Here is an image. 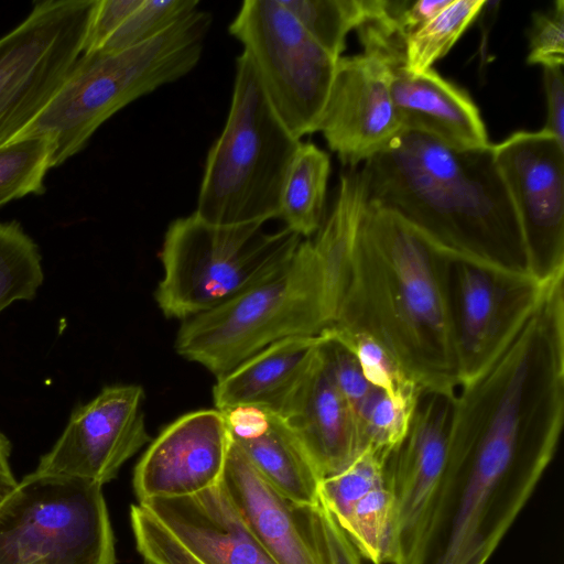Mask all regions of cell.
<instances>
[{
    "label": "cell",
    "instance_id": "32",
    "mask_svg": "<svg viewBox=\"0 0 564 564\" xmlns=\"http://www.w3.org/2000/svg\"><path fill=\"white\" fill-rule=\"evenodd\" d=\"M130 523L143 560L155 564H200L143 506H131Z\"/></svg>",
    "mask_w": 564,
    "mask_h": 564
},
{
    "label": "cell",
    "instance_id": "30",
    "mask_svg": "<svg viewBox=\"0 0 564 564\" xmlns=\"http://www.w3.org/2000/svg\"><path fill=\"white\" fill-rule=\"evenodd\" d=\"M198 6L197 0H142L99 51L119 52L140 45L197 10Z\"/></svg>",
    "mask_w": 564,
    "mask_h": 564
},
{
    "label": "cell",
    "instance_id": "29",
    "mask_svg": "<svg viewBox=\"0 0 564 564\" xmlns=\"http://www.w3.org/2000/svg\"><path fill=\"white\" fill-rule=\"evenodd\" d=\"M416 403L391 399L373 388L356 412L365 448L370 447L388 458L405 436Z\"/></svg>",
    "mask_w": 564,
    "mask_h": 564
},
{
    "label": "cell",
    "instance_id": "38",
    "mask_svg": "<svg viewBox=\"0 0 564 564\" xmlns=\"http://www.w3.org/2000/svg\"><path fill=\"white\" fill-rule=\"evenodd\" d=\"M143 564H155V563L148 561V560H143Z\"/></svg>",
    "mask_w": 564,
    "mask_h": 564
},
{
    "label": "cell",
    "instance_id": "1",
    "mask_svg": "<svg viewBox=\"0 0 564 564\" xmlns=\"http://www.w3.org/2000/svg\"><path fill=\"white\" fill-rule=\"evenodd\" d=\"M448 258L403 218L367 200L332 328L370 336L422 391L454 394Z\"/></svg>",
    "mask_w": 564,
    "mask_h": 564
},
{
    "label": "cell",
    "instance_id": "26",
    "mask_svg": "<svg viewBox=\"0 0 564 564\" xmlns=\"http://www.w3.org/2000/svg\"><path fill=\"white\" fill-rule=\"evenodd\" d=\"M43 280L37 245L18 221H0V313L17 301L33 300Z\"/></svg>",
    "mask_w": 564,
    "mask_h": 564
},
{
    "label": "cell",
    "instance_id": "5",
    "mask_svg": "<svg viewBox=\"0 0 564 564\" xmlns=\"http://www.w3.org/2000/svg\"><path fill=\"white\" fill-rule=\"evenodd\" d=\"M301 142L274 111L242 52L235 63L228 117L207 153L194 213L217 225L279 218L284 178Z\"/></svg>",
    "mask_w": 564,
    "mask_h": 564
},
{
    "label": "cell",
    "instance_id": "23",
    "mask_svg": "<svg viewBox=\"0 0 564 564\" xmlns=\"http://www.w3.org/2000/svg\"><path fill=\"white\" fill-rule=\"evenodd\" d=\"M329 173V155L312 142H301L284 178L279 218L302 238L312 237L322 225Z\"/></svg>",
    "mask_w": 564,
    "mask_h": 564
},
{
    "label": "cell",
    "instance_id": "25",
    "mask_svg": "<svg viewBox=\"0 0 564 564\" xmlns=\"http://www.w3.org/2000/svg\"><path fill=\"white\" fill-rule=\"evenodd\" d=\"M486 0H451L404 41V69L420 74L433 68L479 15Z\"/></svg>",
    "mask_w": 564,
    "mask_h": 564
},
{
    "label": "cell",
    "instance_id": "24",
    "mask_svg": "<svg viewBox=\"0 0 564 564\" xmlns=\"http://www.w3.org/2000/svg\"><path fill=\"white\" fill-rule=\"evenodd\" d=\"M310 36L338 59L346 37L368 20L380 15L386 0H280Z\"/></svg>",
    "mask_w": 564,
    "mask_h": 564
},
{
    "label": "cell",
    "instance_id": "22",
    "mask_svg": "<svg viewBox=\"0 0 564 564\" xmlns=\"http://www.w3.org/2000/svg\"><path fill=\"white\" fill-rule=\"evenodd\" d=\"M221 484L249 530L278 564H319L285 499L232 442Z\"/></svg>",
    "mask_w": 564,
    "mask_h": 564
},
{
    "label": "cell",
    "instance_id": "27",
    "mask_svg": "<svg viewBox=\"0 0 564 564\" xmlns=\"http://www.w3.org/2000/svg\"><path fill=\"white\" fill-rule=\"evenodd\" d=\"M52 147L42 138H22L0 148V208L45 191Z\"/></svg>",
    "mask_w": 564,
    "mask_h": 564
},
{
    "label": "cell",
    "instance_id": "33",
    "mask_svg": "<svg viewBox=\"0 0 564 564\" xmlns=\"http://www.w3.org/2000/svg\"><path fill=\"white\" fill-rule=\"evenodd\" d=\"M321 355L327 371L355 414L373 390L355 356L327 332L322 334Z\"/></svg>",
    "mask_w": 564,
    "mask_h": 564
},
{
    "label": "cell",
    "instance_id": "7",
    "mask_svg": "<svg viewBox=\"0 0 564 564\" xmlns=\"http://www.w3.org/2000/svg\"><path fill=\"white\" fill-rule=\"evenodd\" d=\"M116 563L100 484L32 471L0 503V564Z\"/></svg>",
    "mask_w": 564,
    "mask_h": 564
},
{
    "label": "cell",
    "instance_id": "2",
    "mask_svg": "<svg viewBox=\"0 0 564 564\" xmlns=\"http://www.w3.org/2000/svg\"><path fill=\"white\" fill-rule=\"evenodd\" d=\"M360 171L368 202L403 218L448 257L530 274L491 144L460 150L403 130Z\"/></svg>",
    "mask_w": 564,
    "mask_h": 564
},
{
    "label": "cell",
    "instance_id": "10",
    "mask_svg": "<svg viewBox=\"0 0 564 564\" xmlns=\"http://www.w3.org/2000/svg\"><path fill=\"white\" fill-rule=\"evenodd\" d=\"M545 283L530 274L448 258L446 295L459 386L502 351L534 310Z\"/></svg>",
    "mask_w": 564,
    "mask_h": 564
},
{
    "label": "cell",
    "instance_id": "21",
    "mask_svg": "<svg viewBox=\"0 0 564 564\" xmlns=\"http://www.w3.org/2000/svg\"><path fill=\"white\" fill-rule=\"evenodd\" d=\"M322 335L276 340L228 372L213 388L215 409L259 408L278 414L315 362Z\"/></svg>",
    "mask_w": 564,
    "mask_h": 564
},
{
    "label": "cell",
    "instance_id": "28",
    "mask_svg": "<svg viewBox=\"0 0 564 564\" xmlns=\"http://www.w3.org/2000/svg\"><path fill=\"white\" fill-rule=\"evenodd\" d=\"M357 359L366 380L394 400L416 402L422 390L392 357L364 333L329 328L326 330Z\"/></svg>",
    "mask_w": 564,
    "mask_h": 564
},
{
    "label": "cell",
    "instance_id": "11",
    "mask_svg": "<svg viewBox=\"0 0 564 564\" xmlns=\"http://www.w3.org/2000/svg\"><path fill=\"white\" fill-rule=\"evenodd\" d=\"M524 241L529 273H564V144L547 132L517 131L491 144Z\"/></svg>",
    "mask_w": 564,
    "mask_h": 564
},
{
    "label": "cell",
    "instance_id": "19",
    "mask_svg": "<svg viewBox=\"0 0 564 564\" xmlns=\"http://www.w3.org/2000/svg\"><path fill=\"white\" fill-rule=\"evenodd\" d=\"M389 67L391 95L403 130L460 150L491 144L479 109L465 90L434 68L412 74L401 64Z\"/></svg>",
    "mask_w": 564,
    "mask_h": 564
},
{
    "label": "cell",
    "instance_id": "36",
    "mask_svg": "<svg viewBox=\"0 0 564 564\" xmlns=\"http://www.w3.org/2000/svg\"><path fill=\"white\" fill-rule=\"evenodd\" d=\"M546 97V120L543 131L564 144V75L563 66L543 67Z\"/></svg>",
    "mask_w": 564,
    "mask_h": 564
},
{
    "label": "cell",
    "instance_id": "6",
    "mask_svg": "<svg viewBox=\"0 0 564 564\" xmlns=\"http://www.w3.org/2000/svg\"><path fill=\"white\" fill-rule=\"evenodd\" d=\"M302 237L261 223L217 225L195 213L170 223L159 253L155 291L162 313L182 322L270 280L292 259Z\"/></svg>",
    "mask_w": 564,
    "mask_h": 564
},
{
    "label": "cell",
    "instance_id": "3",
    "mask_svg": "<svg viewBox=\"0 0 564 564\" xmlns=\"http://www.w3.org/2000/svg\"><path fill=\"white\" fill-rule=\"evenodd\" d=\"M367 202L360 170L340 174L318 230L270 280L182 322L175 349L217 377L268 345L332 328L344 296L354 240Z\"/></svg>",
    "mask_w": 564,
    "mask_h": 564
},
{
    "label": "cell",
    "instance_id": "16",
    "mask_svg": "<svg viewBox=\"0 0 564 564\" xmlns=\"http://www.w3.org/2000/svg\"><path fill=\"white\" fill-rule=\"evenodd\" d=\"M139 503L200 564H278L249 530L221 481L193 496Z\"/></svg>",
    "mask_w": 564,
    "mask_h": 564
},
{
    "label": "cell",
    "instance_id": "31",
    "mask_svg": "<svg viewBox=\"0 0 564 564\" xmlns=\"http://www.w3.org/2000/svg\"><path fill=\"white\" fill-rule=\"evenodd\" d=\"M294 513L319 564H361L360 554L319 500Z\"/></svg>",
    "mask_w": 564,
    "mask_h": 564
},
{
    "label": "cell",
    "instance_id": "20",
    "mask_svg": "<svg viewBox=\"0 0 564 564\" xmlns=\"http://www.w3.org/2000/svg\"><path fill=\"white\" fill-rule=\"evenodd\" d=\"M223 413L232 442L285 499L296 507L321 500V475L279 415L259 408Z\"/></svg>",
    "mask_w": 564,
    "mask_h": 564
},
{
    "label": "cell",
    "instance_id": "17",
    "mask_svg": "<svg viewBox=\"0 0 564 564\" xmlns=\"http://www.w3.org/2000/svg\"><path fill=\"white\" fill-rule=\"evenodd\" d=\"M276 415L322 479L341 471L365 448L358 419L327 371L321 346L312 368Z\"/></svg>",
    "mask_w": 564,
    "mask_h": 564
},
{
    "label": "cell",
    "instance_id": "35",
    "mask_svg": "<svg viewBox=\"0 0 564 564\" xmlns=\"http://www.w3.org/2000/svg\"><path fill=\"white\" fill-rule=\"evenodd\" d=\"M141 2L142 0H97L83 53L99 51Z\"/></svg>",
    "mask_w": 564,
    "mask_h": 564
},
{
    "label": "cell",
    "instance_id": "12",
    "mask_svg": "<svg viewBox=\"0 0 564 564\" xmlns=\"http://www.w3.org/2000/svg\"><path fill=\"white\" fill-rule=\"evenodd\" d=\"M454 401L455 393L422 391L405 436L386 460L393 500L386 564H412L430 524L446 473Z\"/></svg>",
    "mask_w": 564,
    "mask_h": 564
},
{
    "label": "cell",
    "instance_id": "18",
    "mask_svg": "<svg viewBox=\"0 0 564 564\" xmlns=\"http://www.w3.org/2000/svg\"><path fill=\"white\" fill-rule=\"evenodd\" d=\"M319 497L360 556L386 564L393 500L384 462L371 449H364L341 471L322 479Z\"/></svg>",
    "mask_w": 564,
    "mask_h": 564
},
{
    "label": "cell",
    "instance_id": "13",
    "mask_svg": "<svg viewBox=\"0 0 564 564\" xmlns=\"http://www.w3.org/2000/svg\"><path fill=\"white\" fill-rule=\"evenodd\" d=\"M140 386L105 387L77 406L34 473L82 478L104 486L149 441Z\"/></svg>",
    "mask_w": 564,
    "mask_h": 564
},
{
    "label": "cell",
    "instance_id": "4",
    "mask_svg": "<svg viewBox=\"0 0 564 564\" xmlns=\"http://www.w3.org/2000/svg\"><path fill=\"white\" fill-rule=\"evenodd\" d=\"M212 20L209 12L197 9L140 45L119 52L83 53L56 95L19 139L47 140L52 167L63 164L119 110L195 68Z\"/></svg>",
    "mask_w": 564,
    "mask_h": 564
},
{
    "label": "cell",
    "instance_id": "8",
    "mask_svg": "<svg viewBox=\"0 0 564 564\" xmlns=\"http://www.w3.org/2000/svg\"><path fill=\"white\" fill-rule=\"evenodd\" d=\"M97 0H46L0 37V148L56 95L84 51Z\"/></svg>",
    "mask_w": 564,
    "mask_h": 564
},
{
    "label": "cell",
    "instance_id": "9",
    "mask_svg": "<svg viewBox=\"0 0 564 564\" xmlns=\"http://www.w3.org/2000/svg\"><path fill=\"white\" fill-rule=\"evenodd\" d=\"M274 111L297 139L317 132L337 61L280 0H246L229 24Z\"/></svg>",
    "mask_w": 564,
    "mask_h": 564
},
{
    "label": "cell",
    "instance_id": "15",
    "mask_svg": "<svg viewBox=\"0 0 564 564\" xmlns=\"http://www.w3.org/2000/svg\"><path fill=\"white\" fill-rule=\"evenodd\" d=\"M231 445L221 411L186 413L165 426L135 465L139 502L193 496L221 481Z\"/></svg>",
    "mask_w": 564,
    "mask_h": 564
},
{
    "label": "cell",
    "instance_id": "34",
    "mask_svg": "<svg viewBox=\"0 0 564 564\" xmlns=\"http://www.w3.org/2000/svg\"><path fill=\"white\" fill-rule=\"evenodd\" d=\"M530 65H564V1L557 0L546 11L535 12L529 30Z\"/></svg>",
    "mask_w": 564,
    "mask_h": 564
},
{
    "label": "cell",
    "instance_id": "14",
    "mask_svg": "<svg viewBox=\"0 0 564 564\" xmlns=\"http://www.w3.org/2000/svg\"><path fill=\"white\" fill-rule=\"evenodd\" d=\"M390 83L391 69L378 56L337 61L317 131L344 165L357 169L403 131Z\"/></svg>",
    "mask_w": 564,
    "mask_h": 564
},
{
    "label": "cell",
    "instance_id": "37",
    "mask_svg": "<svg viewBox=\"0 0 564 564\" xmlns=\"http://www.w3.org/2000/svg\"><path fill=\"white\" fill-rule=\"evenodd\" d=\"M10 455L11 443L0 431V503L18 485L11 469Z\"/></svg>",
    "mask_w": 564,
    "mask_h": 564
}]
</instances>
